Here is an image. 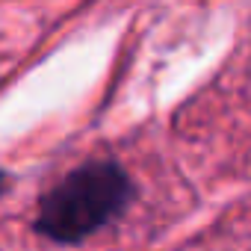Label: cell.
I'll return each mask as SVG.
<instances>
[{"label": "cell", "mask_w": 251, "mask_h": 251, "mask_svg": "<svg viewBox=\"0 0 251 251\" xmlns=\"http://www.w3.org/2000/svg\"><path fill=\"white\" fill-rule=\"evenodd\" d=\"M133 201V180L115 160H92L50 186L36 213V230L59 245H77L106 227Z\"/></svg>", "instance_id": "cell-1"}]
</instances>
